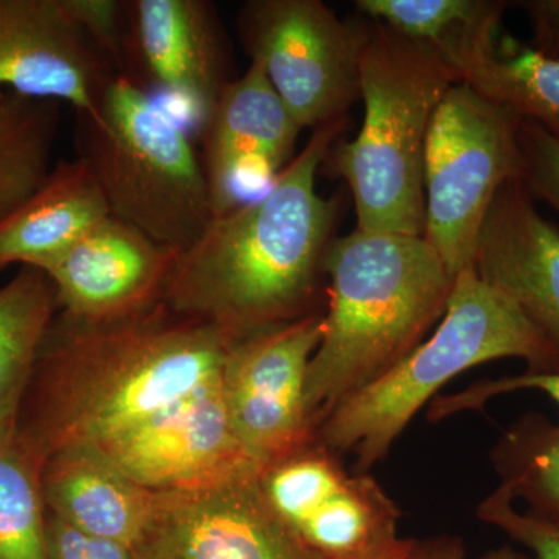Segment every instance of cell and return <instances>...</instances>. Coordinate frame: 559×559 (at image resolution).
Returning a JSON list of instances; mask_svg holds the SVG:
<instances>
[{"mask_svg":"<svg viewBox=\"0 0 559 559\" xmlns=\"http://www.w3.org/2000/svg\"><path fill=\"white\" fill-rule=\"evenodd\" d=\"M235 341L164 300L108 320L58 311L40 342L17 429L44 465L66 450L106 457L219 388Z\"/></svg>","mask_w":559,"mask_h":559,"instance_id":"1","label":"cell"},{"mask_svg":"<svg viewBox=\"0 0 559 559\" xmlns=\"http://www.w3.org/2000/svg\"><path fill=\"white\" fill-rule=\"evenodd\" d=\"M347 119L312 132L270 189L224 215L176 257L164 301L235 340L318 312L323 260L342 194L320 197L316 176Z\"/></svg>","mask_w":559,"mask_h":559,"instance_id":"2","label":"cell"},{"mask_svg":"<svg viewBox=\"0 0 559 559\" xmlns=\"http://www.w3.org/2000/svg\"><path fill=\"white\" fill-rule=\"evenodd\" d=\"M323 274L329 310L305 392L316 430L342 400L421 344L455 282L425 238L358 229L331 241Z\"/></svg>","mask_w":559,"mask_h":559,"instance_id":"3","label":"cell"},{"mask_svg":"<svg viewBox=\"0 0 559 559\" xmlns=\"http://www.w3.org/2000/svg\"><path fill=\"white\" fill-rule=\"evenodd\" d=\"M455 83L454 70L432 47L367 20L359 57L362 128L352 142L336 140L322 164L348 183L356 229L423 237L426 139Z\"/></svg>","mask_w":559,"mask_h":559,"instance_id":"4","label":"cell"},{"mask_svg":"<svg viewBox=\"0 0 559 559\" xmlns=\"http://www.w3.org/2000/svg\"><path fill=\"white\" fill-rule=\"evenodd\" d=\"M514 358L527 373L559 371L557 347L474 267L460 271L436 333L393 369L356 390L326 415L316 441L355 455L369 473L389 454L418 411L452 378L489 360Z\"/></svg>","mask_w":559,"mask_h":559,"instance_id":"5","label":"cell"},{"mask_svg":"<svg viewBox=\"0 0 559 559\" xmlns=\"http://www.w3.org/2000/svg\"><path fill=\"white\" fill-rule=\"evenodd\" d=\"M75 148L109 213L182 253L213 219L201 157L170 114L124 75L94 112L76 114Z\"/></svg>","mask_w":559,"mask_h":559,"instance_id":"6","label":"cell"},{"mask_svg":"<svg viewBox=\"0 0 559 559\" xmlns=\"http://www.w3.org/2000/svg\"><path fill=\"white\" fill-rule=\"evenodd\" d=\"M522 119L452 84L430 120L425 150L423 238L454 277L473 267L476 241L500 187L524 176Z\"/></svg>","mask_w":559,"mask_h":559,"instance_id":"7","label":"cell"},{"mask_svg":"<svg viewBox=\"0 0 559 559\" xmlns=\"http://www.w3.org/2000/svg\"><path fill=\"white\" fill-rule=\"evenodd\" d=\"M237 28L301 131L347 119L360 98L367 20H341L320 0H249Z\"/></svg>","mask_w":559,"mask_h":559,"instance_id":"8","label":"cell"},{"mask_svg":"<svg viewBox=\"0 0 559 559\" xmlns=\"http://www.w3.org/2000/svg\"><path fill=\"white\" fill-rule=\"evenodd\" d=\"M322 325L323 312H312L231 345L223 373L227 417L238 443L261 469L316 441L305 392Z\"/></svg>","mask_w":559,"mask_h":559,"instance_id":"9","label":"cell"},{"mask_svg":"<svg viewBox=\"0 0 559 559\" xmlns=\"http://www.w3.org/2000/svg\"><path fill=\"white\" fill-rule=\"evenodd\" d=\"M261 474L154 491L134 559H330L271 506Z\"/></svg>","mask_w":559,"mask_h":559,"instance_id":"10","label":"cell"},{"mask_svg":"<svg viewBox=\"0 0 559 559\" xmlns=\"http://www.w3.org/2000/svg\"><path fill=\"white\" fill-rule=\"evenodd\" d=\"M121 75L189 106L201 123L234 81L218 9L209 0H121Z\"/></svg>","mask_w":559,"mask_h":559,"instance_id":"11","label":"cell"},{"mask_svg":"<svg viewBox=\"0 0 559 559\" xmlns=\"http://www.w3.org/2000/svg\"><path fill=\"white\" fill-rule=\"evenodd\" d=\"M119 66L80 0H0V86L94 112Z\"/></svg>","mask_w":559,"mask_h":559,"instance_id":"12","label":"cell"},{"mask_svg":"<svg viewBox=\"0 0 559 559\" xmlns=\"http://www.w3.org/2000/svg\"><path fill=\"white\" fill-rule=\"evenodd\" d=\"M301 128L257 62L231 81L201 123L213 216L260 197L293 162Z\"/></svg>","mask_w":559,"mask_h":559,"instance_id":"13","label":"cell"},{"mask_svg":"<svg viewBox=\"0 0 559 559\" xmlns=\"http://www.w3.org/2000/svg\"><path fill=\"white\" fill-rule=\"evenodd\" d=\"M178 255L109 215L44 272L53 283L58 310L81 320H108L164 300Z\"/></svg>","mask_w":559,"mask_h":559,"instance_id":"14","label":"cell"},{"mask_svg":"<svg viewBox=\"0 0 559 559\" xmlns=\"http://www.w3.org/2000/svg\"><path fill=\"white\" fill-rule=\"evenodd\" d=\"M473 267L559 352V229L540 215L524 180H509L496 193Z\"/></svg>","mask_w":559,"mask_h":559,"instance_id":"15","label":"cell"},{"mask_svg":"<svg viewBox=\"0 0 559 559\" xmlns=\"http://www.w3.org/2000/svg\"><path fill=\"white\" fill-rule=\"evenodd\" d=\"M110 215L100 187L83 160H60L28 200L0 219V271H44Z\"/></svg>","mask_w":559,"mask_h":559,"instance_id":"16","label":"cell"},{"mask_svg":"<svg viewBox=\"0 0 559 559\" xmlns=\"http://www.w3.org/2000/svg\"><path fill=\"white\" fill-rule=\"evenodd\" d=\"M47 511L97 538L134 546L153 510L154 491L135 484L98 455L57 452L43 468Z\"/></svg>","mask_w":559,"mask_h":559,"instance_id":"17","label":"cell"},{"mask_svg":"<svg viewBox=\"0 0 559 559\" xmlns=\"http://www.w3.org/2000/svg\"><path fill=\"white\" fill-rule=\"evenodd\" d=\"M459 83L559 139V58L509 33H485L448 61Z\"/></svg>","mask_w":559,"mask_h":559,"instance_id":"18","label":"cell"},{"mask_svg":"<svg viewBox=\"0 0 559 559\" xmlns=\"http://www.w3.org/2000/svg\"><path fill=\"white\" fill-rule=\"evenodd\" d=\"M57 293L46 272L22 266L0 288V423L16 421Z\"/></svg>","mask_w":559,"mask_h":559,"instance_id":"19","label":"cell"},{"mask_svg":"<svg viewBox=\"0 0 559 559\" xmlns=\"http://www.w3.org/2000/svg\"><path fill=\"white\" fill-rule=\"evenodd\" d=\"M60 124V102L0 92V219L50 175Z\"/></svg>","mask_w":559,"mask_h":559,"instance_id":"20","label":"cell"},{"mask_svg":"<svg viewBox=\"0 0 559 559\" xmlns=\"http://www.w3.org/2000/svg\"><path fill=\"white\" fill-rule=\"evenodd\" d=\"M400 510L369 473L349 474L297 532L330 559H353L400 538Z\"/></svg>","mask_w":559,"mask_h":559,"instance_id":"21","label":"cell"},{"mask_svg":"<svg viewBox=\"0 0 559 559\" xmlns=\"http://www.w3.org/2000/svg\"><path fill=\"white\" fill-rule=\"evenodd\" d=\"M491 462L499 488L525 513L559 528V425L539 412L518 418L496 441Z\"/></svg>","mask_w":559,"mask_h":559,"instance_id":"22","label":"cell"},{"mask_svg":"<svg viewBox=\"0 0 559 559\" xmlns=\"http://www.w3.org/2000/svg\"><path fill=\"white\" fill-rule=\"evenodd\" d=\"M43 468L16 421L0 423V559H49Z\"/></svg>","mask_w":559,"mask_h":559,"instance_id":"23","label":"cell"},{"mask_svg":"<svg viewBox=\"0 0 559 559\" xmlns=\"http://www.w3.org/2000/svg\"><path fill=\"white\" fill-rule=\"evenodd\" d=\"M506 0H358L367 20L432 47L444 61L480 33L502 28Z\"/></svg>","mask_w":559,"mask_h":559,"instance_id":"24","label":"cell"},{"mask_svg":"<svg viewBox=\"0 0 559 559\" xmlns=\"http://www.w3.org/2000/svg\"><path fill=\"white\" fill-rule=\"evenodd\" d=\"M336 455L314 441L261 474L264 495L294 528L310 520L348 479L349 473Z\"/></svg>","mask_w":559,"mask_h":559,"instance_id":"25","label":"cell"},{"mask_svg":"<svg viewBox=\"0 0 559 559\" xmlns=\"http://www.w3.org/2000/svg\"><path fill=\"white\" fill-rule=\"evenodd\" d=\"M477 518L521 544L535 559H559V528L520 511L499 487L481 500Z\"/></svg>","mask_w":559,"mask_h":559,"instance_id":"26","label":"cell"},{"mask_svg":"<svg viewBox=\"0 0 559 559\" xmlns=\"http://www.w3.org/2000/svg\"><path fill=\"white\" fill-rule=\"evenodd\" d=\"M518 390H538L549 396L559 409V371L554 373H525L518 377L498 378V380H481L469 385L462 392L450 396H439L430 404L428 418L430 421L451 417L459 412L481 409L489 400Z\"/></svg>","mask_w":559,"mask_h":559,"instance_id":"27","label":"cell"},{"mask_svg":"<svg viewBox=\"0 0 559 559\" xmlns=\"http://www.w3.org/2000/svg\"><path fill=\"white\" fill-rule=\"evenodd\" d=\"M520 146L525 186L535 200L559 213V139L535 121L522 120Z\"/></svg>","mask_w":559,"mask_h":559,"instance_id":"28","label":"cell"},{"mask_svg":"<svg viewBox=\"0 0 559 559\" xmlns=\"http://www.w3.org/2000/svg\"><path fill=\"white\" fill-rule=\"evenodd\" d=\"M49 559H134L130 547L86 535L47 511Z\"/></svg>","mask_w":559,"mask_h":559,"instance_id":"29","label":"cell"},{"mask_svg":"<svg viewBox=\"0 0 559 559\" xmlns=\"http://www.w3.org/2000/svg\"><path fill=\"white\" fill-rule=\"evenodd\" d=\"M528 16L533 47L559 58V0H522L514 2Z\"/></svg>","mask_w":559,"mask_h":559,"instance_id":"30","label":"cell"},{"mask_svg":"<svg viewBox=\"0 0 559 559\" xmlns=\"http://www.w3.org/2000/svg\"><path fill=\"white\" fill-rule=\"evenodd\" d=\"M414 559H465V546L459 536L452 535L417 540Z\"/></svg>","mask_w":559,"mask_h":559,"instance_id":"31","label":"cell"},{"mask_svg":"<svg viewBox=\"0 0 559 559\" xmlns=\"http://www.w3.org/2000/svg\"><path fill=\"white\" fill-rule=\"evenodd\" d=\"M415 539L396 538L353 559H414Z\"/></svg>","mask_w":559,"mask_h":559,"instance_id":"32","label":"cell"},{"mask_svg":"<svg viewBox=\"0 0 559 559\" xmlns=\"http://www.w3.org/2000/svg\"><path fill=\"white\" fill-rule=\"evenodd\" d=\"M477 559H535L530 555L522 554L521 550L513 549L510 546H502L499 549H491L481 554Z\"/></svg>","mask_w":559,"mask_h":559,"instance_id":"33","label":"cell"}]
</instances>
